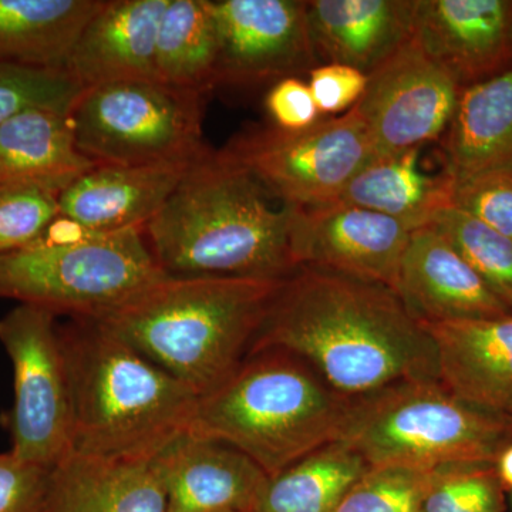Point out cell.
I'll return each instance as SVG.
<instances>
[{"label": "cell", "instance_id": "1", "mask_svg": "<svg viewBox=\"0 0 512 512\" xmlns=\"http://www.w3.org/2000/svg\"><path fill=\"white\" fill-rule=\"evenodd\" d=\"M268 349L301 357L349 400L403 382H440L436 342L396 292L313 266L282 282L248 355Z\"/></svg>", "mask_w": 512, "mask_h": 512}, {"label": "cell", "instance_id": "2", "mask_svg": "<svg viewBox=\"0 0 512 512\" xmlns=\"http://www.w3.org/2000/svg\"><path fill=\"white\" fill-rule=\"evenodd\" d=\"M266 198L251 175L210 148L144 228L148 248L168 276L282 281L298 269L292 207L274 210Z\"/></svg>", "mask_w": 512, "mask_h": 512}, {"label": "cell", "instance_id": "3", "mask_svg": "<svg viewBox=\"0 0 512 512\" xmlns=\"http://www.w3.org/2000/svg\"><path fill=\"white\" fill-rule=\"evenodd\" d=\"M284 281L167 275L93 320L202 396L244 362Z\"/></svg>", "mask_w": 512, "mask_h": 512}, {"label": "cell", "instance_id": "4", "mask_svg": "<svg viewBox=\"0 0 512 512\" xmlns=\"http://www.w3.org/2000/svg\"><path fill=\"white\" fill-rule=\"evenodd\" d=\"M72 400V451L156 457L190 430L198 394L96 320L60 326Z\"/></svg>", "mask_w": 512, "mask_h": 512}, {"label": "cell", "instance_id": "5", "mask_svg": "<svg viewBox=\"0 0 512 512\" xmlns=\"http://www.w3.org/2000/svg\"><path fill=\"white\" fill-rule=\"evenodd\" d=\"M350 406L301 357L261 350L198 397L190 430L237 448L274 477L339 441Z\"/></svg>", "mask_w": 512, "mask_h": 512}, {"label": "cell", "instance_id": "6", "mask_svg": "<svg viewBox=\"0 0 512 512\" xmlns=\"http://www.w3.org/2000/svg\"><path fill=\"white\" fill-rule=\"evenodd\" d=\"M59 220L33 244L0 255V298L93 319L167 276L144 228L90 232Z\"/></svg>", "mask_w": 512, "mask_h": 512}, {"label": "cell", "instance_id": "7", "mask_svg": "<svg viewBox=\"0 0 512 512\" xmlns=\"http://www.w3.org/2000/svg\"><path fill=\"white\" fill-rule=\"evenodd\" d=\"M339 441L369 467L494 464L512 443V420L463 402L439 380L403 382L352 400Z\"/></svg>", "mask_w": 512, "mask_h": 512}, {"label": "cell", "instance_id": "8", "mask_svg": "<svg viewBox=\"0 0 512 512\" xmlns=\"http://www.w3.org/2000/svg\"><path fill=\"white\" fill-rule=\"evenodd\" d=\"M204 97L158 80L83 89L70 111L76 146L97 165L191 163L210 150Z\"/></svg>", "mask_w": 512, "mask_h": 512}, {"label": "cell", "instance_id": "9", "mask_svg": "<svg viewBox=\"0 0 512 512\" xmlns=\"http://www.w3.org/2000/svg\"><path fill=\"white\" fill-rule=\"evenodd\" d=\"M282 205L309 208L339 200L350 180L375 158L356 107L301 131L249 127L220 150Z\"/></svg>", "mask_w": 512, "mask_h": 512}, {"label": "cell", "instance_id": "10", "mask_svg": "<svg viewBox=\"0 0 512 512\" xmlns=\"http://www.w3.org/2000/svg\"><path fill=\"white\" fill-rule=\"evenodd\" d=\"M0 343L13 366V406L3 416L12 451L57 466L72 451V400L56 313L23 305L0 318Z\"/></svg>", "mask_w": 512, "mask_h": 512}, {"label": "cell", "instance_id": "11", "mask_svg": "<svg viewBox=\"0 0 512 512\" xmlns=\"http://www.w3.org/2000/svg\"><path fill=\"white\" fill-rule=\"evenodd\" d=\"M461 90L412 37L367 76L365 94L355 106L369 130L375 158L439 143Z\"/></svg>", "mask_w": 512, "mask_h": 512}, {"label": "cell", "instance_id": "12", "mask_svg": "<svg viewBox=\"0 0 512 512\" xmlns=\"http://www.w3.org/2000/svg\"><path fill=\"white\" fill-rule=\"evenodd\" d=\"M217 23L215 83L275 84L318 66L302 0H210Z\"/></svg>", "mask_w": 512, "mask_h": 512}, {"label": "cell", "instance_id": "13", "mask_svg": "<svg viewBox=\"0 0 512 512\" xmlns=\"http://www.w3.org/2000/svg\"><path fill=\"white\" fill-rule=\"evenodd\" d=\"M412 229L379 212L335 201L292 207L295 264L326 269L396 289Z\"/></svg>", "mask_w": 512, "mask_h": 512}, {"label": "cell", "instance_id": "14", "mask_svg": "<svg viewBox=\"0 0 512 512\" xmlns=\"http://www.w3.org/2000/svg\"><path fill=\"white\" fill-rule=\"evenodd\" d=\"M414 40L461 89L512 69V0H417Z\"/></svg>", "mask_w": 512, "mask_h": 512}, {"label": "cell", "instance_id": "15", "mask_svg": "<svg viewBox=\"0 0 512 512\" xmlns=\"http://www.w3.org/2000/svg\"><path fill=\"white\" fill-rule=\"evenodd\" d=\"M394 292L420 323L512 315L466 259L429 225L410 234Z\"/></svg>", "mask_w": 512, "mask_h": 512}, {"label": "cell", "instance_id": "16", "mask_svg": "<svg viewBox=\"0 0 512 512\" xmlns=\"http://www.w3.org/2000/svg\"><path fill=\"white\" fill-rule=\"evenodd\" d=\"M167 512H252L268 480L237 448L184 431L154 457Z\"/></svg>", "mask_w": 512, "mask_h": 512}, {"label": "cell", "instance_id": "17", "mask_svg": "<svg viewBox=\"0 0 512 512\" xmlns=\"http://www.w3.org/2000/svg\"><path fill=\"white\" fill-rule=\"evenodd\" d=\"M192 163L96 165L60 192L59 217L90 232L146 228Z\"/></svg>", "mask_w": 512, "mask_h": 512}, {"label": "cell", "instance_id": "18", "mask_svg": "<svg viewBox=\"0 0 512 512\" xmlns=\"http://www.w3.org/2000/svg\"><path fill=\"white\" fill-rule=\"evenodd\" d=\"M168 2L109 0L104 3L77 40L66 73L83 89L158 80V28Z\"/></svg>", "mask_w": 512, "mask_h": 512}, {"label": "cell", "instance_id": "19", "mask_svg": "<svg viewBox=\"0 0 512 512\" xmlns=\"http://www.w3.org/2000/svg\"><path fill=\"white\" fill-rule=\"evenodd\" d=\"M437 345L440 383L458 399L500 416L512 413V315L421 323Z\"/></svg>", "mask_w": 512, "mask_h": 512}, {"label": "cell", "instance_id": "20", "mask_svg": "<svg viewBox=\"0 0 512 512\" xmlns=\"http://www.w3.org/2000/svg\"><path fill=\"white\" fill-rule=\"evenodd\" d=\"M416 8L417 0H311L316 56L369 76L412 39Z\"/></svg>", "mask_w": 512, "mask_h": 512}, {"label": "cell", "instance_id": "21", "mask_svg": "<svg viewBox=\"0 0 512 512\" xmlns=\"http://www.w3.org/2000/svg\"><path fill=\"white\" fill-rule=\"evenodd\" d=\"M43 512H167V500L154 457L69 453L50 470Z\"/></svg>", "mask_w": 512, "mask_h": 512}, {"label": "cell", "instance_id": "22", "mask_svg": "<svg viewBox=\"0 0 512 512\" xmlns=\"http://www.w3.org/2000/svg\"><path fill=\"white\" fill-rule=\"evenodd\" d=\"M439 144L451 180L512 168V69L461 90Z\"/></svg>", "mask_w": 512, "mask_h": 512}, {"label": "cell", "instance_id": "23", "mask_svg": "<svg viewBox=\"0 0 512 512\" xmlns=\"http://www.w3.org/2000/svg\"><path fill=\"white\" fill-rule=\"evenodd\" d=\"M96 165L76 146L70 111L35 107L0 126V184H35L60 194Z\"/></svg>", "mask_w": 512, "mask_h": 512}, {"label": "cell", "instance_id": "24", "mask_svg": "<svg viewBox=\"0 0 512 512\" xmlns=\"http://www.w3.org/2000/svg\"><path fill=\"white\" fill-rule=\"evenodd\" d=\"M106 0H0V64L66 72Z\"/></svg>", "mask_w": 512, "mask_h": 512}, {"label": "cell", "instance_id": "25", "mask_svg": "<svg viewBox=\"0 0 512 512\" xmlns=\"http://www.w3.org/2000/svg\"><path fill=\"white\" fill-rule=\"evenodd\" d=\"M421 148L376 157L350 180L340 202L379 212L414 229L427 227L450 205L451 178L420 168Z\"/></svg>", "mask_w": 512, "mask_h": 512}, {"label": "cell", "instance_id": "26", "mask_svg": "<svg viewBox=\"0 0 512 512\" xmlns=\"http://www.w3.org/2000/svg\"><path fill=\"white\" fill-rule=\"evenodd\" d=\"M369 466L343 441L326 444L268 477L252 512H333Z\"/></svg>", "mask_w": 512, "mask_h": 512}, {"label": "cell", "instance_id": "27", "mask_svg": "<svg viewBox=\"0 0 512 512\" xmlns=\"http://www.w3.org/2000/svg\"><path fill=\"white\" fill-rule=\"evenodd\" d=\"M217 23L210 0H170L161 18L156 46L160 82L207 94L217 86Z\"/></svg>", "mask_w": 512, "mask_h": 512}, {"label": "cell", "instance_id": "28", "mask_svg": "<svg viewBox=\"0 0 512 512\" xmlns=\"http://www.w3.org/2000/svg\"><path fill=\"white\" fill-rule=\"evenodd\" d=\"M429 227L440 232L512 312V239L447 205Z\"/></svg>", "mask_w": 512, "mask_h": 512}, {"label": "cell", "instance_id": "29", "mask_svg": "<svg viewBox=\"0 0 512 512\" xmlns=\"http://www.w3.org/2000/svg\"><path fill=\"white\" fill-rule=\"evenodd\" d=\"M437 471L369 467L333 512H419Z\"/></svg>", "mask_w": 512, "mask_h": 512}, {"label": "cell", "instance_id": "30", "mask_svg": "<svg viewBox=\"0 0 512 512\" xmlns=\"http://www.w3.org/2000/svg\"><path fill=\"white\" fill-rule=\"evenodd\" d=\"M503 488L494 464L440 468L419 512H504Z\"/></svg>", "mask_w": 512, "mask_h": 512}, {"label": "cell", "instance_id": "31", "mask_svg": "<svg viewBox=\"0 0 512 512\" xmlns=\"http://www.w3.org/2000/svg\"><path fill=\"white\" fill-rule=\"evenodd\" d=\"M57 218V192L35 184H0V255L33 244Z\"/></svg>", "mask_w": 512, "mask_h": 512}, {"label": "cell", "instance_id": "32", "mask_svg": "<svg viewBox=\"0 0 512 512\" xmlns=\"http://www.w3.org/2000/svg\"><path fill=\"white\" fill-rule=\"evenodd\" d=\"M82 92L69 73L0 64V126L35 107L72 111Z\"/></svg>", "mask_w": 512, "mask_h": 512}, {"label": "cell", "instance_id": "33", "mask_svg": "<svg viewBox=\"0 0 512 512\" xmlns=\"http://www.w3.org/2000/svg\"><path fill=\"white\" fill-rule=\"evenodd\" d=\"M450 205L512 239V168L451 180Z\"/></svg>", "mask_w": 512, "mask_h": 512}, {"label": "cell", "instance_id": "34", "mask_svg": "<svg viewBox=\"0 0 512 512\" xmlns=\"http://www.w3.org/2000/svg\"><path fill=\"white\" fill-rule=\"evenodd\" d=\"M49 477V468L0 454V512H43Z\"/></svg>", "mask_w": 512, "mask_h": 512}, {"label": "cell", "instance_id": "35", "mask_svg": "<svg viewBox=\"0 0 512 512\" xmlns=\"http://www.w3.org/2000/svg\"><path fill=\"white\" fill-rule=\"evenodd\" d=\"M308 77L306 83L322 117L353 109L367 86V74L345 64H318Z\"/></svg>", "mask_w": 512, "mask_h": 512}, {"label": "cell", "instance_id": "36", "mask_svg": "<svg viewBox=\"0 0 512 512\" xmlns=\"http://www.w3.org/2000/svg\"><path fill=\"white\" fill-rule=\"evenodd\" d=\"M265 110L272 126L285 131H301L322 120L308 83L301 77H286L269 87Z\"/></svg>", "mask_w": 512, "mask_h": 512}, {"label": "cell", "instance_id": "37", "mask_svg": "<svg viewBox=\"0 0 512 512\" xmlns=\"http://www.w3.org/2000/svg\"><path fill=\"white\" fill-rule=\"evenodd\" d=\"M494 466L501 485L511 488L512 490V443L501 450L497 460H495Z\"/></svg>", "mask_w": 512, "mask_h": 512}, {"label": "cell", "instance_id": "38", "mask_svg": "<svg viewBox=\"0 0 512 512\" xmlns=\"http://www.w3.org/2000/svg\"><path fill=\"white\" fill-rule=\"evenodd\" d=\"M234 512H244V511H234Z\"/></svg>", "mask_w": 512, "mask_h": 512}, {"label": "cell", "instance_id": "39", "mask_svg": "<svg viewBox=\"0 0 512 512\" xmlns=\"http://www.w3.org/2000/svg\"><path fill=\"white\" fill-rule=\"evenodd\" d=\"M511 420H512V413L510 414Z\"/></svg>", "mask_w": 512, "mask_h": 512}]
</instances>
